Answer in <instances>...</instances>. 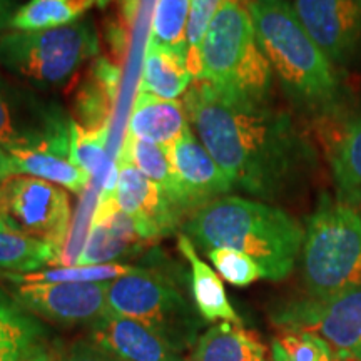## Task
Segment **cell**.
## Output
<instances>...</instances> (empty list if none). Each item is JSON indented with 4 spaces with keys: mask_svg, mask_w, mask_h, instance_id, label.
Here are the masks:
<instances>
[{
    "mask_svg": "<svg viewBox=\"0 0 361 361\" xmlns=\"http://www.w3.org/2000/svg\"><path fill=\"white\" fill-rule=\"evenodd\" d=\"M183 104L196 137L233 188L258 201L293 196L319 168L311 135L281 107L223 96L206 80H196Z\"/></svg>",
    "mask_w": 361,
    "mask_h": 361,
    "instance_id": "6da1fadb",
    "label": "cell"
},
{
    "mask_svg": "<svg viewBox=\"0 0 361 361\" xmlns=\"http://www.w3.org/2000/svg\"><path fill=\"white\" fill-rule=\"evenodd\" d=\"M183 233L204 251L228 247L245 252L269 281L290 276L305 238L301 224L281 207L229 194L189 216Z\"/></svg>",
    "mask_w": 361,
    "mask_h": 361,
    "instance_id": "7a4b0ae2",
    "label": "cell"
},
{
    "mask_svg": "<svg viewBox=\"0 0 361 361\" xmlns=\"http://www.w3.org/2000/svg\"><path fill=\"white\" fill-rule=\"evenodd\" d=\"M256 39L283 92L308 119L343 101L335 66L319 51L288 0H247Z\"/></svg>",
    "mask_w": 361,
    "mask_h": 361,
    "instance_id": "3957f363",
    "label": "cell"
},
{
    "mask_svg": "<svg viewBox=\"0 0 361 361\" xmlns=\"http://www.w3.org/2000/svg\"><path fill=\"white\" fill-rule=\"evenodd\" d=\"M223 96L269 102L274 75L256 39L246 0H224L201 44V78Z\"/></svg>",
    "mask_w": 361,
    "mask_h": 361,
    "instance_id": "277c9868",
    "label": "cell"
},
{
    "mask_svg": "<svg viewBox=\"0 0 361 361\" xmlns=\"http://www.w3.org/2000/svg\"><path fill=\"white\" fill-rule=\"evenodd\" d=\"M301 276L310 298L329 300L361 286V216L323 192L306 219Z\"/></svg>",
    "mask_w": 361,
    "mask_h": 361,
    "instance_id": "5b68a950",
    "label": "cell"
},
{
    "mask_svg": "<svg viewBox=\"0 0 361 361\" xmlns=\"http://www.w3.org/2000/svg\"><path fill=\"white\" fill-rule=\"evenodd\" d=\"M99 49L96 25L84 17L54 29L6 32L0 37V66L34 87L52 90L66 87Z\"/></svg>",
    "mask_w": 361,
    "mask_h": 361,
    "instance_id": "8992f818",
    "label": "cell"
},
{
    "mask_svg": "<svg viewBox=\"0 0 361 361\" xmlns=\"http://www.w3.org/2000/svg\"><path fill=\"white\" fill-rule=\"evenodd\" d=\"M107 305L111 313L144 324L178 353L192 348L200 338V313L161 271L141 266L137 273L111 281Z\"/></svg>",
    "mask_w": 361,
    "mask_h": 361,
    "instance_id": "52a82bcc",
    "label": "cell"
},
{
    "mask_svg": "<svg viewBox=\"0 0 361 361\" xmlns=\"http://www.w3.org/2000/svg\"><path fill=\"white\" fill-rule=\"evenodd\" d=\"M71 123L61 104L0 74V147L37 149L71 157Z\"/></svg>",
    "mask_w": 361,
    "mask_h": 361,
    "instance_id": "ba28073f",
    "label": "cell"
},
{
    "mask_svg": "<svg viewBox=\"0 0 361 361\" xmlns=\"http://www.w3.org/2000/svg\"><path fill=\"white\" fill-rule=\"evenodd\" d=\"M0 216L61 255L71 229V200L61 186L32 176H12L0 188ZM59 263V261H57Z\"/></svg>",
    "mask_w": 361,
    "mask_h": 361,
    "instance_id": "9c48e42d",
    "label": "cell"
},
{
    "mask_svg": "<svg viewBox=\"0 0 361 361\" xmlns=\"http://www.w3.org/2000/svg\"><path fill=\"white\" fill-rule=\"evenodd\" d=\"M271 322L283 331L313 333L341 360L361 361V286L329 300H293L274 308Z\"/></svg>",
    "mask_w": 361,
    "mask_h": 361,
    "instance_id": "30bf717a",
    "label": "cell"
},
{
    "mask_svg": "<svg viewBox=\"0 0 361 361\" xmlns=\"http://www.w3.org/2000/svg\"><path fill=\"white\" fill-rule=\"evenodd\" d=\"M310 124L331 171L336 197L353 207L361 204V104L343 99Z\"/></svg>",
    "mask_w": 361,
    "mask_h": 361,
    "instance_id": "8fae6325",
    "label": "cell"
},
{
    "mask_svg": "<svg viewBox=\"0 0 361 361\" xmlns=\"http://www.w3.org/2000/svg\"><path fill=\"white\" fill-rule=\"evenodd\" d=\"M109 283H13L11 296L22 308L49 322L92 326L109 313Z\"/></svg>",
    "mask_w": 361,
    "mask_h": 361,
    "instance_id": "7c38bea8",
    "label": "cell"
},
{
    "mask_svg": "<svg viewBox=\"0 0 361 361\" xmlns=\"http://www.w3.org/2000/svg\"><path fill=\"white\" fill-rule=\"evenodd\" d=\"M169 157L176 176V209L183 218H189L202 206L218 197L228 196L231 180L207 152L191 126L169 147Z\"/></svg>",
    "mask_w": 361,
    "mask_h": 361,
    "instance_id": "4fadbf2b",
    "label": "cell"
},
{
    "mask_svg": "<svg viewBox=\"0 0 361 361\" xmlns=\"http://www.w3.org/2000/svg\"><path fill=\"white\" fill-rule=\"evenodd\" d=\"M295 12L333 66H348L361 51V0H295Z\"/></svg>",
    "mask_w": 361,
    "mask_h": 361,
    "instance_id": "5bb4252c",
    "label": "cell"
},
{
    "mask_svg": "<svg viewBox=\"0 0 361 361\" xmlns=\"http://www.w3.org/2000/svg\"><path fill=\"white\" fill-rule=\"evenodd\" d=\"M152 241L137 221L126 214L112 196H99L90 231L79 263L109 264L142 252Z\"/></svg>",
    "mask_w": 361,
    "mask_h": 361,
    "instance_id": "9a60e30c",
    "label": "cell"
},
{
    "mask_svg": "<svg viewBox=\"0 0 361 361\" xmlns=\"http://www.w3.org/2000/svg\"><path fill=\"white\" fill-rule=\"evenodd\" d=\"M117 168L116 204L137 221L152 243L173 233L183 218L166 192L130 162L117 159Z\"/></svg>",
    "mask_w": 361,
    "mask_h": 361,
    "instance_id": "2e32d148",
    "label": "cell"
},
{
    "mask_svg": "<svg viewBox=\"0 0 361 361\" xmlns=\"http://www.w3.org/2000/svg\"><path fill=\"white\" fill-rule=\"evenodd\" d=\"M89 328V340L117 361H186L144 324L111 311Z\"/></svg>",
    "mask_w": 361,
    "mask_h": 361,
    "instance_id": "e0dca14e",
    "label": "cell"
},
{
    "mask_svg": "<svg viewBox=\"0 0 361 361\" xmlns=\"http://www.w3.org/2000/svg\"><path fill=\"white\" fill-rule=\"evenodd\" d=\"M178 250L189 263V269H191L189 284H191L194 308L197 310L201 318L209 323L228 322L243 326L241 316L234 311L223 279L209 264L200 258L194 243L184 233L178 236Z\"/></svg>",
    "mask_w": 361,
    "mask_h": 361,
    "instance_id": "ac0fdd59",
    "label": "cell"
},
{
    "mask_svg": "<svg viewBox=\"0 0 361 361\" xmlns=\"http://www.w3.org/2000/svg\"><path fill=\"white\" fill-rule=\"evenodd\" d=\"M119 80V66L107 57H97L75 94V123L85 129H109Z\"/></svg>",
    "mask_w": 361,
    "mask_h": 361,
    "instance_id": "d6986e66",
    "label": "cell"
},
{
    "mask_svg": "<svg viewBox=\"0 0 361 361\" xmlns=\"http://www.w3.org/2000/svg\"><path fill=\"white\" fill-rule=\"evenodd\" d=\"M188 128L184 104L139 90L130 114L128 134L171 147Z\"/></svg>",
    "mask_w": 361,
    "mask_h": 361,
    "instance_id": "ffe728a7",
    "label": "cell"
},
{
    "mask_svg": "<svg viewBox=\"0 0 361 361\" xmlns=\"http://www.w3.org/2000/svg\"><path fill=\"white\" fill-rule=\"evenodd\" d=\"M188 361H268V351L256 333L221 322L197 338Z\"/></svg>",
    "mask_w": 361,
    "mask_h": 361,
    "instance_id": "44dd1931",
    "label": "cell"
},
{
    "mask_svg": "<svg viewBox=\"0 0 361 361\" xmlns=\"http://www.w3.org/2000/svg\"><path fill=\"white\" fill-rule=\"evenodd\" d=\"M47 328L37 316L0 291V361H22L42 348Z\"/></svg>",
    "mask_w": 361,
    "mask_h": 361,
    "instance_id": "7402d4cb",
    "label": "cell"
},
{
    "mask_svg": "<svg viewBox=\"0 0 361 361\" xmlns=\"http://www.w3.org/2000/svg\"><path fill=\"white\" fill-rule=\"evenodd\" d=\"M192 80V74L188 69L186 51L147 42L139 90L161 99L178 101L179 96L188 92Z\"/></svg>",
    "mask_w": 361,
    "mask_h": 361,
    "instance_id": "603a6c76",
    "label": "cell"
},
{
    "mask_svg": "<svg viewBox=\"0 0 361 361\" xmlns=\"http://www.w3.org/2000/svg\"><path fill=\"white\" fill-rule=\"evenodd\" d=\"M7 152L16 166V176H32L75 194L87 188L90 176L72 162L71 157L37 149H13Z\"/></svg>",
    "mask_w": 361,
    "mask_h": 361,
    "instance_id": "cb8c5ba5",
    "label": "cell"
},
{
    "mask_svg": "<svg viewBox=\"0 0 361 361\" xmlns=\"http://www.w3.org/2000/svg\"><path fill=\"white\" fill-rule=\"evenodd\" d=\"M111 0H29L13 13L11 29L20 32L54 29L84 19L90 8H104Z\"/></svg>",
    "mask_w": 361,
    "mask_h": 361,
    "instance_id": "d4e9b609",
    "label": "cell"
},
{
    "mask_svg": "<svg viewBox=\"0 0 361 361\" xmlns=\"http://www.w3.org/2000/svg\"><path fill=\"white\" fill-rule=\"evenodd\" d=\"M57 261L52 246L27 236L0 216V276L32 273Z\"/></svg>",
    "mask_w": 361,
    "mask_h": 361,
    "instance_id": "484cf974",
    "label": "cell"
},
{
    "mask_svg": "<svg viewBox=\"0 0 361 361\" xmlns=\"http://www.w3.org/2000/svg\"><path fill=\"white\" fill-rule=\"evenodd\" d=\"M119 159H124L135 166L146 178L156 183L174 204L176 176L173 162H171L169 157V147L147 141V139H139L130 134H126V141L123 144V149H121Z\"/></svg>",
    "mask_w": 361,
    "mask_h": 361,
    "instance_id": "4316f807",
    "label": "cell"
},
{
    "mask_svg": "<svg viewBox=\"0 0 361 361\" xmlns=\"http://www.w3.org/2000/svg\"><path fill=\"white\" fill-rule=\"evenodd\" d=\"M141 266L121 263L89 264V266H62V268L32 271L24 274L6 276L11 283H109L114 279L137 273Z\"/></svg>",
    "mask_w": 361,
    "mask_h": 361,
    "instance_id": "83f0119b",
    "label": "cell"
},
{
    "mask_svg": "<svg viewBox=\"0 0 361 361\" xmlns=\"http://www.w3.org/2000/svg\"><path fill=\"white\" fill-rule=\"evenodd\" d=\"M191 0H157L149 42L186 51V32Z\"/></svg>",
    "mask_w": 361,
    "mask_h": 361,
    "instance_id": "f1b7e54d",
    "label": "cell"
},
{
    "mask_svg": "<svg viewBox=\"0 0 361 361\" xmlns=\"http://www.w3.org/2000/svg\"><path fill=\"white\" fill-rule=\"evenodd\" d=\"M109 129H85L75 121L71 123V159L89 176L102 171L107 159Z\"/></svg>",
    "mask_w": 361,
    "mask_h": 361,
    "instance_id": "f546056e",
    "label": "cell"
},
{
    "mask_svg": "<svg viewBox=\"0 0 361 361\" xmlns=\"http://www.w3.org/2000/svg\"><path fill=\"white\" fill-rule=\"evenodd\" d=\"M271 356L281 361H336L322 338L305 331H283L271 343Z\"/></svg>",
    "mask_w": 361,
    "mask_h": 361,
    "instance_id": "4dcf8cb0",
    "label": "cell"
},
{
    "mask_svg": "<svg viewBox=\"0 0 361 361\" xmlns=\"http://www.w3.org/2000/svg\"><path fill=\"white\" fill-rule=\"evenodd\" d=\"M206 255L219 276L233 286L245 288L259 279H264L261 266L245 252L228 250V247H214V250L206 251Z\"/></svg>",
    "mask_w": 361,
    "mask_h": 361,
    "instance_id": "1f68e13d",
    "label": "cell"
},
{
    "mask_svg": "<svg viewBox=\"0 0 361 361\" xmlns=\"http://www.w3.org/2000/svg\"><path fill=\"white\" fill-rule=\"evenodd\" d=\"M54 361H117L90 340H79L67 346Z\"/></svg>",
    "mask_w": 361,
    "mask_h": 361,
    "instance_id": "d6a6232c",
    "label": "cell"
},
{
    "mask_svg": "<svg viewBox=\"0 0 361 361\" xmlns=\"http://www.w3.org/2000/svg\"><path fill=\"white\" fill-rule=\"evenodd\" d=\"M19 7L17 0H0V37L6 34L7 29H11L12 17Z\"/></svg>",
    "mask_w": 361,
    "mask_h": 361,
    "instance_id": "836d02e7",
    "label": "cell"
},
{
    "mask_svg": "<svg viewBox=\"0 0 361 361\" xmlns=\"http://www.w3.org/2000/svg\"><path fill=\"white\" fill-rule=\"evenodd\" d=\"M12 176H16V166H13L12 157L8 156L6 149L0 147V188Z\"/></svg>",
    "mask_w": 361,
    "mask_h": 361,
    "instance_id": "e575fe53",
    "label": "cell"
},
{
    "mask_svg": "<svg viewBox=\"0 0 361 361\" xmlns=\"http://www.w3.org/2000/svg\"><path fill=\"white\" fill-rule=\"evenodd\" d=\"M22 361H54L51 353H49L47 350L45 348H40L39 351H35V353H32L30 356H27L25 360Z\"/></svg>",
    "mask_w": 361,
    "mask_h": 361,
    "instance_id": "d590c367",
    "label": "cell"
},
{
    "mask_svg": "<svg viewBox=\"0 0 361 361\" xmlns=\"http://www.w3.org/2000/svg\"><path fill=\"white\" fill-rule=\"evenodd\" d=\"M271 361H281L279 358H274V356H271Z\"/></svg>",
    "mask_w": 361,
    "mask_h": 361,
    "instance_id": "8d00e7d4",
    "label": "cell"
}]
</instances>
